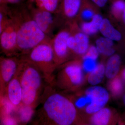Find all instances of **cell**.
Masks as SVG:
<instances>
[{
	"mask_svg": "<svg viewBox=\"0 0 125 125\" xmlns=\"http://www.w3.org/2000/svg\"><path fill=\"white\" fill-rule=\"evenodd\" d=\"M31 13L39 27L47 35L50 32L54 23L52 13L39 8Z\"/></svg>",
	"mask_w": 125,
	"mask_h": 125,
	"instance_id": "cell-11",
	"label": "cell"
},
{
	"mask_svg": "<svg viewBox=\"0 0 125 125\" xmlns=\"http://www.w3.org/2000/svg\"><path fill=\"white\" fill-rule=\"evenodd\" d=\"M18 74L22 89V104L34 108L41 96L44 77L36 65L22 58Z\"/></svg>",
	"mask_w": 125,
	"mask_h": 125,
	"instance_id": "cell-3",
	"label": "cell"
},
{
	"mask_svg": "<svg viewBox=\"0 0 125 125\" xmlns=\"http://www.w3.org/2000/svg\"><path fill=\"white\" fill-rule=\"evenodd\" d=\"M25 9L9 11L16 27L18 52L24 55L48 40L46 34L39 27L31 13Z\"/></svg>",
	"mask_w": 125,
	"mask_h": 125,
	"instance_id": "cell-2",
	"label": "cell"
},
{
	"mask_svg": "<svg viewBox=\"0 0 125 125\" xmlns=\"http://www.w3.org/2000/svg\"><path fill=\"white\" fill-rule=\"evenodd\" d=\"M122 18H123V22L125 24V7L122 13Z\"/></svg>",
	"mask_w": 125,
	"mask_h": 125,
	"instance_id": "cell-32",
	"label": "cell"
},
{
	"mask_svg": "<svg viewBox=\"0 0 125 125\" xmlns=\"http://www.w3.org/2000/svg\"><path fill=\"white\" fill-rule=\"evenodd\" d=\"M2 122L4 125H15L18 123V121L10 115L3 116Z\"/></svg>",
	"mask_w": 125,
	"mask_h": 125,
	"instance_id": "cell-29",
	"label": "cell"
},
{
	"mask_svg": "<svg viewBox=\"0 0 125 125\" xmlns=\"http://www.w3.org/2000/svg\"><path fill=\"white\" fill-rule=\"evenodd\" d=\"M85 96L88 101V104L85 108V112L92 114L105 107L109 98V93L105 88L94 85L87 89Z\"/></svg>",
	"mask_w": 125,
	"mask_h": 125,
	"instance_id": "cell-7",
	"label": "cell"
},
{
	"mask_svg": "<svg viewBox=\"0 0 125 125\" xmlns=\"http://www.w3.org/2000/svg\"></svg>",
	"mask_w": 125,
	"mask_h": 125,
	"instance_id": "cell-37",
	"label": "cell"
},
{
	"mask_svg": "<svg viewBox=\"0 0 125 125\" xmlns=\"http://www.w3.org/2000/svg\"><path fill=\"white\" fill-rule=\"evenodd\" d=\"M1 99H2V98H1V96L0 89V103L1 102Z\"/></svg>",
	"mask_w": 125,
	"mask_h": 125,
	"instance_id": "cell-34",
	"label": "cell"
},
{
	"mask_svg": "<svg viewBox=\"0 0 125 125\" xmlns=\"http://www.w3.org/2000/svg\"><path fill=\"white\" fill-rule=\"evenodd\" d=\"M70 34L71 30H62L50 41L54 52V60L57 67L65 62L69 56L67 41Z\"/></svg>",
	"mask_w": 125,
	"mask_h": 125,
	"instance_id": "cell-8",
	"label": "cell"
},
{
	"mask_svg": "<svg viewBox=\"0 0 125 125\" xmlns=\"http://www.w3.org/2000/svg\"><path fill=\"white\" fill-rule=\"evenodd\" d=\"M74 26V25H73ZM71 30V32L73 35L75 41L74 48L72 53L77 55L83 56L87 52L90 46L89 36L83 32L80 28L75 30L74 27Z\"/></svg>",
	"mask_w": 125,
	"mask_h": 125,
	"instance_id": "cell-12",
	"label": "cell"
},
{
	"mask_svg": "<svg viewBox=\"0 0 125 125\" xmlns=\"http://www.w3.org/2000/svg\"><path fill=\"white\" fill-rule=\"evenodd\" d=\"M123 102H124V103L125 104V95L124 96V97H123Z\"/></svg>",
	"mask_w": 125,
	"mask_h": 125,
	"instance_id": "cell-35",
	"label": "cell"
},
{
	"mask_svg": "<svg viewBox=\"0 0 125 125\" xmlns=\"http://www.w3.org/2000/svg\"><path fill=\"white\" fill-rule=\"evenodd\" d=\"M22 0H2V1L4 3L16 4L21 2Z\"/></svg>",
	"mask_w": 125,
	"mask_h": 125,
	"instance_id": "cell-31",
	"label": "cell"
},
{
	"mask_svg": "<svg viewBox=\"0 0 125 125\" xmlns=\"http://www.w3.org/2000/svg\"><path fill=\"white\" fill-rule=\"evenodd\" d=\"M21 62V59L14 56L0 58V89L2 98L8 83L17 73Z\"/></svg>",
	"mask_w": 125,
	"mask_h": 125,
	"instance_id": "cell-6",
	"label": "cell"
},
{
	"mask_svg": "<svg viewBox=\"0 0 125 125\" xmlns=\"http://www.w3.org/2000/svg\"><path fill=\"white\" fill-rule=\"evenodd\" d=\"M96 47L99 54L106 56H110L114 54V41L105 37L99 38L96 40Z\"/></svg>",
	"mask_w": 125,
	"mask_h": 125,
	"instance_id": "cell-18",
	"label": "cell"
},
{
	"mask_svg": "<svg viewBox=\"0 0 125 125\" xmlns=\"http://www.w3.org/2000/svg\"><path fill=\"white\" fill-rule=\"evenodd\" d=\"M25 55L22 58L36 65L42 72L45 81L51 84L54 72L57 66L54 60V52L50 41L47 40L40 43Z\"/></svg>",
	"mask_w": 125,
	"mask_h": 125,
	"instance_id": "cell-4",
	"label": "cell"
},
{
	"mask_svg": "<svg viewBox=\"0 0 125 125\" xmlns=\"http://www.w3.org/2000/svg\"><path fill=\"white\" fill-rule=\"evenodd\" d=\"M83 59V62L82 64L83 69L88 73L93 70L98 64L96 60L88 58Z\"/></svg>",
	"mask_w": 125,
	"mask_h": 125,
	"instance_id": "cell-26",
	"label": "cell"
},
{
	"mask_svg": "<svg viewBox=\"0 0 125 125\" xmlns=\"http://www.w3.org/2000/svg\"><path fill=\"white\" fill-rule=\"evenodd\" d=\"M2 2V0H0V4Z\"/></svg>",
	"mask_w": 125,
	"mask_h": 125,
	"instance_id": "cell-36",
	"label": "cell"
},
{
	"mask_svg": "<svg viewBox=\"0 0 125 125\" xmlns=\"http://www.w3.org/2000/svg\"><path fill=\"white\" fill-rule=\"evenodd\" d=\"M19 107V116L20 121L24 123L29 121L33 114L34 108L22 104Z\"/></svg>",
	"mask_w": 125,
	"mask_h": 125,
	"instance_id": "cell-22",
	"label": "cell"
},
{
	"mask_svg": "<svg viewBox=\"0 0 125 125\" xmlns=\"http://www.w3.org/2000/svg\"><path fill=\"white\" fill-rule=\"evenodd\" d=\"M125 7V2L123 0H114L111 6L112 13L115 16L118 17L122 15Z\"/></svg>",
	"mask_w": 125,
	"mask_h": 125,
	"instance_id": "cell-25",
	"label": "cell"
},
{
	"mask_svg": "<svg viewBox=\"0 0 125 125\" xmlns=\"http://www.w3.org/2000/svg\"><path fill=\"white\" fill-rule=\"evenodd\" d=\"M122 77L124 80L125 81V69L124 70L122 74Z\"/></svg>",
	"mask_w": 125,
	"mask_h": 125,
	"instance_id": "cell-33",
	"label": "cell"
},
{
	"mask_svg": "<svg viewBox=\"0 0 125 125\" xmlns=\"http://www.w3.org/2000/svg\"><path fill=\"white\" fill-rule=\"evenodd\" d=\"M99 31L103 37L113 41H119L121 39V34L112 24L107 18H103L101 23Z\"/></svg>",
	"mask_w": 125,
	"mask_h": 125,
	"instance_id": "cell-14",
	"label": "cell"
},
{
	"mask_svg": "<svg viewBox=\"0 0 125 125\" xmlns=\"http://www.w3.org/2000/svg\"><path fill=\"white\" fill-rule=\"evenodd\" d=\"M103 18L100 14L96 13L91 20L81 23L80 28L88 36L95 34L99 31V28Z\"/></svg>",
	"mask_w": 125,
	"mask_h": 125,
	"instance_id": "cell-15",
	"label": "cell"
},
{
	"mask_svg": "<svg viewBox=\"0 0 125 125\" xmlns=\"http://www.w3.org/2000/svg\"><path fill=\"white\" fill-rule=\"evenodd\" d=\"M105 75V66L103 63H99L93 70L89 73L87 81L90 84L96 85L101 83Z\"/></svg>",
	"mask_w": 125,
	"mask_h": 125,
	"instance_id": "cell-20",
	"label": "cell"
},
{
	"mask_svg": "<svg viewBox=\"0 0 125 125\" xmlns=\"http://www.w3.org/2000/svg\"><path fill=\"white\" fill-rule=\"evenodd\" d=\"M94 4L89 0H83L82 5L78 15L83 22H87L92 19L96 13Z\"/></svg>",
	"mask_w": 125,
	"mask_h": 125,
	"instance_id": "cell-19",
	"label": "cell"
},
{
	"mask_svg": "<svg viewBox=\"0 0 125 125\" xmlns=\"http://www.w3.org/2000/svg\"><path fill=\"white\" fill-rule=\"evenodd\" d=\"M5 94V97L15 107L19 108L22 105V89L18 71L7 85Z\"/></svg>",
	"mask_w": 125,
	"mask_h": 125,
	"instance_id": "cell-10",
	"label": "cell"
},
{
	"mask_svg": "<svg viewBox=\"0 0 125 125\" xmlns=\"http://www.w3.org/2000/svg\"><path fill=\"white\" fill-rule=\"evenodd\" d=\"M2 3L0 4V36L10 18L9 11L8 9L5 5Z\"/></svg>",
	"mask_w": 125,
	"mask_h": 125,
	"instance_id": "cell-23",
	"label": "cell"
},
{
	"mask_svg": "<svg viewBox=\"0 0 125 125\" xmlns=\"http://www.w3.org/2000/svg\"><path fill=\"white\" fill-rule=\"evenodd\" d=\"M56 78H54L51 85L55 83L62 89H75L83 81L82 63L79 61L70 62L62 64Z\"/></svg>",
	"mask_w": 125,
	"mask_h": 125,
	"instance_id": "cell-5",
	"label": "cell"
},
{
	"mask_svg": "<svg viewBox=\"0 0 125 125\" xmlns=\"http://www.w3.org/2000/svg\"><path fill=\"white\" fill-rule=\"evenodd\" d=\"M83 0H61V10L65 18L72 20L78 15Z\"/></svg>",
	"mask_w": 125,
	"mask_h": 125,
	"instance_id": "cell-13",
	"label": "cell"
},
{
	"mask_svg": "<svg viewBox=\"0 0 125 125\" xmlns=\"http://www.w3.org/2000/svg\"><path fill=\"white\" fill-rule=\"evenodd\" d=\"M47 86L41 96L42 106L38 116L41 124L71 125L76 124L79 116L73 103L62 94Z\"/></svg>",
	"mask_w": 125,
	"mask_h": 125,
	"instance_id": "cell-1",
	"label": "cell"
},
{
	"mask_svg": "<svg viewBox=\"0 0 125 125\" xmlns=\"http://www.w3.org/2000/svg\"><path fill=\"white\" fill-rule=\"evenodd\" d=\"M92 115L89 120L91 125H106L110 123L112 112L111 109L104 107Z\"/></svg>",
	"mask_w": 125,
	"mask_h": 125,
	"instance_id": "cell-16",
	"label": "cell"
},
{
	"mask_svg": "<svg viewBox=\"0 0 125 125\" xmlns=\"http://www.w3.org/2000/svg\"><path fill=\"white\" fill-rule=\"evenodd\" d=\"M74 104L76 108H85L88 104V101L87 97L85 95L84 96L80 97L78 99Z\"/></svg>",
	"mask_w": 125,
	"mask_h": 125,
	"instance_id": "cell-28",
	"label": "cell"
},
{
	"mask_svg": "<svg viewBox=\"0 0 125 125\" xmlns=\"http://www.w3.org/2000/svg\"><path fill=\"white\" fill-rule=\"evenodd\" d=\"M39 9L54 13L58 9L60 0H33Z\"/></svg>",
	"mask_w": 125,
	"mask_h": 125,
	"instance_id": "cell-21",
	"label": "cell"
},
{
	"mask_svg": "<svg viewBox=\"0 0 125 125\" xmlns=\"http://www.w3.org/2000/svg\"><path fill=\"white\" fill-rule=\"evenodd\" d=\"M97 7L99 8L104 7L106 5L108 0H89Z\"/></svg>",
	"mask_w": 125,
	"mask_h": 125,
	"instance_id": "cell-30",
	"label": "cell"
},
{
	"mask_svg": "<svg viewBox=\"0 0 125 125\" xmlns=\"http://www.w3.org/2000/svg\"><path fill=\"white\" fill-rule=\"evenodd\" d=\"M99 54V52L96 48V46L93 45L90 46L87 52L83 56V59L91 58L97 60Z\"/></svg>",
	"mask_w": 125,
	"mask_h": 125,
	"instance_id": "cell-27",
	"label": "cell"
},
{
	"mask_svg": "<svg viewBox=\"0 0 125 125\" xmlns=\"http://www.w3.org/2000/svg\"><path fill=\"white\" fill-rule=\"evenodd\" d=\"M109 89L114 96H119L123 90V84L119 78H115L112 80L109 85Z\"/></svg>",
	"mask_w": 125,
	"mask_h": 125,
	"instance_id": "cell-24",
	"label": "cell"
},
{
	"mask_svg": "<svg viewBox=\"0 0 125 125\" xmlns=\"http://www.w3.org/2000/svg\"><path fill=\"white\" fill-rule=\"evenodd\" d=\"M0 47L7 56H14L18 52L16 27L10 16L0 36Z\"/></svg>",
	"mask_w": 125,
	"mask_h": 125,
	"instance_id": "cell-9",
	"label": "cell"
},
{
	"mask_svg": "<svg viewBox=\"0 0 125 125\" xmlns=\"http://www.w3.org/2000/svg\"><path fill=\"white\" fill-rule=\"evenodd\" d=\"M121 58L117 54L110 56L105 66V75L107 78L112 79L116 76L120 70Z\"/></svg>",
	"mask_w": 125,
	"mask_h": 125,
	"instance_id": "cell-17",
	"label": "cell"
}]
</instances>
